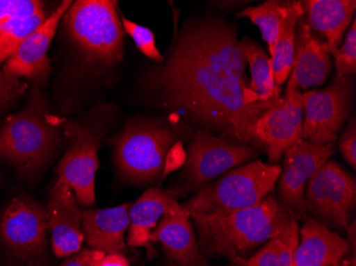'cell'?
Wrapping results in <instances>:
<instances>
[{
    "mask_svg": "<svg viewBox=\"0 0 356 266\" xmlns=\"http://www.w3.org/2000/svg\"><path fill=\"white\" fill-rule=\"evenodd\" d=\"M299 233L291 266H334L351 251L347 239L312 217L305 219Z\"/></svg>",
    "mask_w": 356,
    "mask_h": 266,
    "instance_id": "19",
    "label": "cell"
},
{
    "mask_svg": "<svg viewBox=\"0 0 356 266\" xmlns=\"http://www.w3.org/2000/svg\"><path fill=\"white\" fill-rule=\"evenodd\" d=\"M258 155L253 146L197 129L188 147L183 180L174 189L181 195L197 191L218 176L249 163Z\"/></svg>",
    "mask_w": 356,
    "mask_h": 266,
    "instance_id": "7",
    "label": "cell"
},
{
    "mask_svg": "<svg viewBox=\"0 0 356 266\" xmlns=\"http://www.w3.org/2000/svg\"><path fill=\"white\" fill-rule=\"evenodd\" d=\"M183 128L173 123L136 119L127 122L110 139L112 159L122 179L135 185H151L165 174L172 148L181 142Z\"/></svg>",
    "mask_w": 356,
    "mask_h": 266,
    "instance_id": "4",
    "label": "cell"
},
{
    "mask_svg": "<svg viewBox=\"0 0 356 266\" xmlns=\"http://www.w3.org/2000/svg\"><path fill=\"white\" fill-rule=\"evenodd\" d=\"M33 89L26 105L0 125V160L26 177L41 173L62 143L57 117L48 110L41 89Z\"/></svg>",
    "mask_w": 356,
    "mask_h": 266,
    "instance_id": "3",
    "label": "cell"
},
{
    "mask_svg": "<svg viewBox=\"0 0 356 266\" xmlns=\"http://www.w3.org/2000/svg\"><path fill=\"white\" fill-rule=\"evenodd\" d=\"M282 235L275 239L270 240L264 244L259 251H256L251 257L234 258V263L238 266H279L280 255L282 249Z\"/></svg>",
    "mask_w": 356,
    "mask_h": 266,
    "instance_id": "30",
    "label": "cell"
},
{
    "mask_svg": "<svg viewBox=\"0 0 356 266\" xmlns=\"http://www.w3.org/2000/svg\"><path fill=\"white\" fill-rule=\"evenodd\" d=\"M121 22L124 31L131 35L138 49L145 57L153 60L154 62H156V64L161 63L163 61L165 56L161 55L160 51H158L157 46H156L155 35L151 29L143 27V26L139 25L135 22L129 21L123 15H121Z\"/></svg>",
    "mask_w": 356,
    "mask_h": 266,
    "instance_id": "27",
    "label": "cell"
},
{
    "mask_svg": "<svg viewBox=\"0 0 356 266\" xmlns=\"http://www.w3.org/2000/svg\"><path fill=\"white\" fill-rule=\"evenodd\" d=\"M131 203H123L106 209H83V241L90 249L108 253L126 251L125 233L129 227V208Z\"/></svg>",
    "mask_w": 356,
    "mask_h": 266,
    "instance_id": "18",
    "label": "cell"
},
{
    "mask_svg": "<svg viewBox=\"0 0 356 266\" xmlns=\"http://www.w3.org/2000/svg\"><path fill=\"white\" fill-rule=\"evenodd\" d=\"M240 49L249 64L251 79L249 90L257 103L277 106L281 101V87L275 83L272 71L271 58L259 44L249 38L239 41Z\"/></svg>",
    "mask_w": 356,
    "mask_h": 266,
    "instance_id": "22",
    "label": "cell"
},
{
    "mask_svg": "<svg viewBox=\"0 0 356 266\" xmlns=\"http://www.w3.org/2000/svg\"><path fill=\"white\" fill-rule=\"evenodd\" d=\"M61 22L70 41L90 63L112 67L123 59L125 31L115 1L78 0Z\"/></svg>",
    "mask_w": 356,
    "mask_h": 266,
    "instance_id": "5",
    "label": "cell"
},
{
    "mask_svg": "<svg viewBox=\"0 0 356 266\" xmlns=\"http://www.w3.org/2000/svg\"><path fill=\"white\" fill-rule=\"evenodd\" d=\"M282 167L261 160L249 162L223 174L195 191L184 203L190 214L213 215L252 207L263 201L277 185Z\"/></svg>",
    "mask_w": 356,
    "mask_h": 266,
    "instance_id": "6",
    "label": "cell"
},
{
    "mask_svg": "<svg viewBox=\"0 0 356 266\" xmlns=\"http://www.w3.org/2000/svg\"><path fill=\"white\" fill-rule=\"evenodd\" d=\"M299 224L293 222L287 230L282 233V249L280 255L279 266L293 265V253L299 244Z\"/></svg>",
    "mask_w": 356,
    "mask_h": 266,
    "instance_id": "31",
    "label": "cell"
},
{
    "mask_svg": "<svg viewBox=\"0 0 356 266\" xmlns=\"http://www.w3.org/2000/svg\"><path fill=\"white\" fill-rule=\"evenodd\" d=\"M289 3L270 0L256 7L245 8L237 14L238 19L248 17L252 24L261 29V38L267 43L270 55L273 53Z\"/></svg>",
    "mask_w": 356,
    "mask_h": 266,
    "instance_id": "24",
    "label": "cell"
},
{
    "mask_svg": "<svg viewBox=\"0 0 356 266\" xmlns=\"http://www.w3.org/2000/svg\"><path fill=\"white\" fill-rule=\"evenodd\" d=\"M190 219L202 255L206 259L223 256L229 260L245 259L297 221L272 193L252 207L213 215L190 214Z\"/></svg>",
    "mask_w": 356,
    "mask_h": 266,
    "instance_id": "2",
    "label": "cell"
},
{
    "mask_svg": "<svg viewBox=\"0 0 356 266\" xmlns=\"http://www.w3.org/2000/svg\"><path fill=\"white\" fill-rule=\"evenodd\" d=\"M99 266H129V261L123 253H108Z\"/></svg>",
    "mask_w": 356,
    "mask_h": 266,
    "instance_id": "34",
    "label": "cell"
},
{
    "mask_svg": "<svg viewBox=\"0 0 356 266\" xmlns=\"http://www.w3.org/2000/svg\"><path fill=\"white\" fill-rule=\"evenodd\" d=\"M338 76H355L356 74V22L353 19L343 45L332 51Z\"/></svg>",
    "mask_w": 356,
    "mask_h": 266,
    "instance_id": "28",
    "label": "cell"
},
{
    "mask_svg": "<svg viewBox=\"0 0 356 266\" xmlns=\"http://www.w3.org/2000/svg\"><path fill=\"white\" fill-rule=\"evenodd\" d=\"M301 1H290L281 31L271 55L272 71L279 87L287 81L295 57V33L298 19L303 15Z\"/></svg>",
    "mask_w": 356,
    "mask_h": 266,
    "instance_id": "23",
    "label": "cell"
},
{
    "mask_svg": "<svg viewBox=\"0 0 356 266\" xmlns=\"http://www.w3.org/2000/svg\"><path fill=\"white\" fill-rule=\"evenodd\" d=\"M331 69V51L327 41L314 33L302 15L296 25L295 57L290 75L299 89L306 92L323 85Z\"/></svg>",
    "mask_w": 356,
    "mask_h": 266,
    "instance_id": "17",
    "label": "cell"
},
{
    "mask_svg": "<svg viewBox=\"0 0 356 266\" xmlns=\"http://www.w3.org/2000/svg\"><path fill=\"white\" fill-rule=\"evenodd\" d=\"M46 10L28 19L12 22L0 28V65H3L19 47L21 42L47 19Z\"/></svg>",
    "mask_w": 356,
    "mask_h": 266,
    "instance_id": "25",
    "label": "cell"
},
{
    "mask_svg": "<svg viewBox=\"0 0 356 266\" xmlns=\"http://www.w3.org/2000/svg\"><path fill=\"white\" fill-rule=\"evenodd\" d=\"M247 64L237 27L209 14L185 22L163 61L149 67L140 82L156 105L179 112L199 129L263 148L256 123L274 106L255 101Z\"/></svg>",
    "mask_w": 356,
    "mask_h": 266,
    "instance_id": "1",
    "label": "cell"
},
{
    "mask_svg": "<svg viewBox=\"0 0 356 266\" xmlns=\"http://www.w3.org/2000/svg\"><path fill=\"white\" fill-rule=\"evenodd\" d=\"M57 124L69 140V146L56 167L58 179L65 182L81 207L95 205V177L99 169V151L104 130L70 119Z\"/></svg>",
    "mask_w": 356,
    "mask_h": 266,
    "instance_id": "8",
    "label": "cell"
},
{
    "mask_svg": "<svg viewBox=\"0 0 356 266\" xmlns=\"http://www.w3.org/2000/svg\"><path fill=\"white\" fill-rule=\"evenodd\" d=\"M90 253H91V249L85 248L83 251H78L73 257L67 259L62 264V266H91Z\"/></svg>",
    "mask_w": 356,
    "mask_h": 266,
    "instance_id": "33",
    "label": "cell"
},
{
    "mask_svg": "<svg viewBox=\"0 0 356 266\" xmlns=\"http://www.w3.org/2000/svg\"><path fill=\"white\" fill-rule=\"evenodd\" d=\"M177 190L154 187L144 192L129 208L128 246L145 247L149 256L156 255L151 243V233L172 203L178 201Z\"/></svg>",
    "mask_w": 356,
    "mask_h": 266,
    "instance_id": "20",
    "label": "cell"
},
{
    "mask_svg": "<svg viewBox=\"0 0 356 266\" xmlns=\"http://www.w3.org/2000/svg\"><path fill=\"white\" fill-rule=\"evenodd\" d=\"M287 80L281 101L263 114L255 126L256 137L265 148L270 164L281 161L285 151L302 140L303 92L293 76Z\"/></svg>",
    "mask_w": 356,
    "mask_h": 266,
    "instance_id": "13",
    "label": "cell"
},
{
    "mask_svg": "<svg viewBox=\"0 0 356 266\" xmlns=\"http://www.w3.org/2000/svg\"><path fill=\"white\" fill-rule=\"evenodd\" d=\"M354 91V76H338L325 90L303 92L302 140L331 144L347 121Z\"/></svg>",
    "mask_w": 356,
    "mask_h": 266,
    "instance_id": "11",
    "label": "cell"
},
{
    "mask_svg": "<svg viewBox=\"0 0 356 266\" xmlns=\"http://www.w3.org/2000/svg\"><path fill=\"white\" fill-rule=\"evenodd\" d=\"M355 203V180L333 160H327L306 185V215L329 229L346 231Z\"/></svg>",
    "mask_w": 356,
    "mask_h": 266,
    "instance_id": "9",
    "label": "cell"
},
{
    "mask_svg": "<svg viewBox=\"0 0 356 266\" xmlns=\"http://www.w3.org/2000/svg\"><path fill=\"white\" fill-rule=\"evenodd\" d=\"M335 153V145L298 142L283 153V169L277 179V195L282 206L295 216L306 219L304 194L314 174Z\"/></svg>",
    "mask_w": 356,
    "mask_h": 266,
    "instance_id": "12",
    "label": "cell"
},
{
    "mask_svg": "<svg viewBox=\"0 0 356 266\" xmlns=\"http://www.w3.org/2000/svg\"><path fill=\"white\" fill-rule=\"evenodd\" d=\"M301 5L306 23L327 38L330 51L341 47L346 30L353 21L355 0H305Z\"/></svg>",
    "mask_w": 356,
    "mask_h": 266,
    "instance_id": "21",
    "label": "cell"
},
{
    "mask_svg": "<svg viewBox=\"0 0 356 266\" xmlns=\"http://www.w3.org/2000/svg\"><path fill=\"white\" fill-rule=\"evenodd\" d=\"M72 3L71 0L62 1L40 27L21 42L13 55L1 65L5 73L21 79L31 80L37 89H43L47 85L51 73L48 49L62 17Z\"/></svg>",
    "mask_w": 356,
    "mask_h": 266,
    "instance_id": "14",
    "label": "cell"
},
{
    "mask_svg": "<svg viewBox=\"0 0 356 266\" xmlns=\"http://www.w3.org/2000/svg\"><path fill=\"white\" fill-rule=\"evenodd\" d=\"M151 243L163 246L171 266H210L202 255L190 212L181 203H172L151 233Z\"/></svg>",
    "mask_w": 356,
    "mask_h": 266,
    "instance_id": "16",
    "label": "cell"
},
{
    "mask_svg": "<svg viewBox=\"0 0 356 266\" xmlns=\"http://www.w3.org/2000/svg\"><path fill=\"white\" fill-rule=\"evenodd\" d=\"M28 89L27 82L5 73L0 66V125L8 117Z\"/></svg>",
    "mask_w": 356,
    "mask_h": 266,
    "instance_id": "26",
    "label": "cell"
},
{
    "mask_svg": "<svg viewBox=\"0 0 356 266\" xmlns=\"http://www.w3.org/2000/svg\"><path fill=\"white\" fill-rule=\"evenodd\" d=\"M47 233L45 207L30 198H13L1 214V245L24 265L35 266L46 259Z\"/></svg>",
    "mask_w": 356,
    "mask_h": 266,
    "instance_id": "10",
    "label": "cell"
},
{
    "mask_svg": "<svg viewBox=\"0 0 356 266\" xmlns=\"http://www.w3.org/2000/svg\"><path fill=\"white\" fill-rule=\"evenodd\" d=\"M44 6L39 0H0V28L43 11Z\"/></svg>",
    "mask_w": 356,
    "mask_h": 266,
    "instance_id": "29",
    "label": "cell"
},
{
    "mask_svg": "<svg viewBox=\"0 0 356 266\" xmlns=\"http://www.w3.org/2000/svg\"><path fill=\"white\" fill-rule=\"evenodd\" d=\"M339 149L352 169L356 167V121L355 115L348 121L347 127L339 140Z\"/></svg>",
    "mask_w": 356,
    "mask_h": 266,
    "instance_id": "32",
    "label": "cell"
},
{
    "mask_svg": "<svg viewBox=\"0 0 356 266\" xmlns=\"http://www.w3.org/2000/svg\"><path fill=\"white\" fill-rule=\"evenodd\" d=\"M334 266H356L355 256H352L351 258H347V259H343L339 263Z\"/></svg>",
    "mask_w": 356,
    "mask_h": 266,
    "instance_id": "35",
    "label": "cell"
},
{
    "mask_svg": "<svg viewBox=\"0 0 356 266\" xmlns=\"http://www.w3.org/2000/svg\"><path fill=\"white\" fill-rule=\"evenodd\" d=\"M48 232L57 258L70 257L81 249L83 243V214L71 188L57 179L45 206Z\"/></svg>",
    "mask_w": 356,
    "mask_h": 266,
    "instance_id": "15",
    "label": "cell"
}]
</instances>
